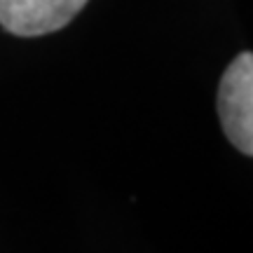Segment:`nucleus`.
Listing matches in <instances>:
<instances>
[{
	"instance_id": "1",
	"label": "nucleus",
	"mask_w": 253,
	"mask_h": 253,
	"mask_svg": "<svg viewBox=\"0 0 253 253\" xmlns=\"http://www.w3.org/2000/svg\"><path fill=\"white\" fill-rule=\"evenodd\" d=\"M218 118L227 141L253 157V52H242L225 68L218 87Z\"/></svg>"
},
{
	"instance_id": "2",
	"label": "nucleus",
	"mask_w": 253,
	"mask_h": 253,
	"mask_svg": "<svg viewBox=\"0 0 253 253\" xmlns=\"http://www.w3.org/2000/svg\"><path fill=\"white\" fill-rule=\"evenodd\" d=\"M87 0H0V26L19 38L61 31L80 14Z\"/></svg>"
}]
</instances>
